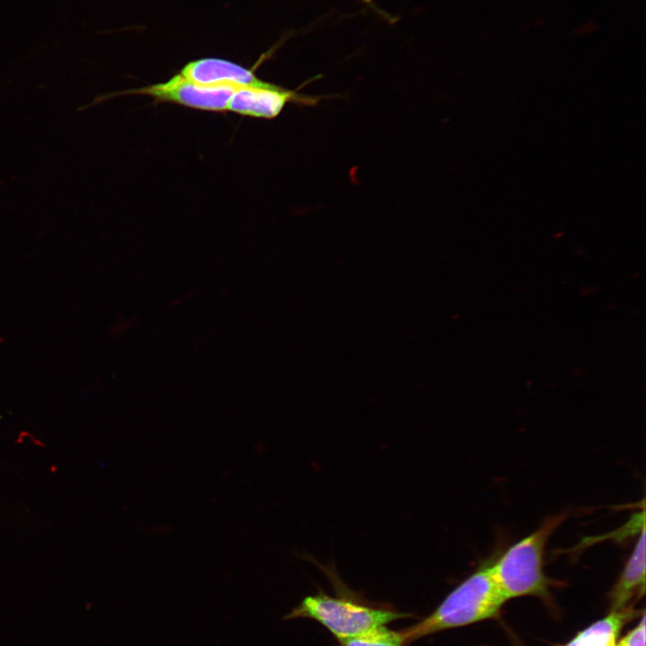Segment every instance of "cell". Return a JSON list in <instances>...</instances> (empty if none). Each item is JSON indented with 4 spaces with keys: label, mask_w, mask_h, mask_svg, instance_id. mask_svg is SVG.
I'll return each instance as SVG.
<instances>
[{
    "label": "cell",
    "mask_w": 646,
    "mask_h": 646,
    "mask_svg": "<svg viewBox=\"0 0 646 646\" xmlns=\"http://www.w3.org/2000/svg\"><path fill=\"white\" fill-rule=\"evenodd\" d=\"M645 591V526L610 594L611 611L627 607L632 598Z\"/></svg>",
    "instance_id": "7"
},
{
    "label": "cell",
    "mask_w": 646,
    "mask_h": 646,
    "mask_svg": "<svg viewBox=\"0 0 646 646\" xmlns=\"http://www.w3.org/2000/svg\"><path fill=\"white\" fill-rule=\"evenodd\" d=\"M180 74L202 84L229 83L246 87H272L275 84L258 78L251 70L220 58H201L188 63Z\"/></svg>",
    "instance_id": "6"
},
{
    "label": "cell",
    "mask_w": 646,
    "mask_h": 646,
    "mask_svg": "<svg viewBox=\"0 0 646 646\" xmlns=\"http://www.w3.org/2000/svg\"><path fill=\"white\" fill-rule=\"evenodd\" d=\"M490 563L463 581L430 615L401 631L405 646L423 636L496 615L507 599L492 575Z\"/></svg>",
    "instance_id": "1"
},
{
    "label": "cell",
    "mask_w": 646,
    "mask_h": 646,
    "mask_svg": "<svg viewBox=\"0 0 646 646\" xmlns=\"http://www.w3.org/2000/svg\"><path fill=\"white\" fill-rule=\"evenodd\" d=\"M324 96L305 95L275 84L272 87H239L231 97L227 110L242 116L271 119L288 103L315 106Z\"/></svg>",
    "instance_id": "5"
},
{
    "label": "cell",
    "mask_w": 646,
    "mask_h": 646,
    "mask_svg": "<svg viewBox=\"0 0 646 646\" xmlns=\"http://www.w3.org/2000/svg\"><path fill=\"white\" fill-rule=\"evenodd\" d=\"M406 616L408 615L321 593L305 598L285 618L314 619L342 641Z\"/></svg>",
    "instance_id": "3"
},
{
    "label": "cell",
    "mask_w": 646,
    "mask_h": 646,
    "mask_svg": "<svg viewBox=\"0 0 646 646\" xmlns=\"http://www.w3.org/2000/svg\"><path fill=\"white\" fill-rule=\"evenodd\" d=\"M567 517L568 513L563 512L547 518L490 563L492 575L507 600L522 596L548 597L550 581L543 570L546 546Z\"/></svg>",
    "instance_id": "2"
},
{
    "label": "cell",
    "mask_w": 646,
    "mask_h": 646,
    "mask_svg": "<svg viewBox=\"0 0 646 646\" xmlns=\"http://www.w3.org/2000/svg\"><path fill=\"white\" fill-rule=\"evenodd\" d=\"M338 642L340 646H405L401 632L393 631L385 625Z\"/></svg>",
    "instance_id": "9"
},
{
    "label": "cell",
    "mask_w": 646,
    "mask_h": 646,
    "mask_svg": "<svg viewBox=\"0 0 646 646\" xmlns=\"http://www.w3.org/2000/svg\"><path fill=\"white\" fill-rule=\"evenodd\" d=\"M241 86L229 83L202 84L180 74L165 83L130 90L123 94L147 95L156 102H171L191 109L222 112L227 110L229 100Z\"/></svg>",
    "instance_id": "4"
},
{
    "label": "cell",
    "mask_w": 646,
    "mask_h": 646,
    "mask_svg": "<svg viewBox=\"0 0 646 646\" xmlns=\"http://www.w3.org/2000/svg\"><path fill=\"white\" fill-rule=\"evenodd\" d=\"M633 611L631 607L611 611L605 618L580 632L565 646H616L618 633Z\"/></svg>",
    "instance_id": "8"
},
{
    "label": "cell",
    "mask_w": 646,
    "mask_h": 646,
    "mask_svg": "<svg viewBox=\"0 0 646 646\" xmlns=\"http://www.w3.org/2000/svg\"><path fill=\"white\" fill-rule=\"evenodd\" d=\"M616 646H645V615L642 614L641 622L630 631L623 639L616 642Z\"/></svg>",
    "instance_id": "10"
}]
</instances>
